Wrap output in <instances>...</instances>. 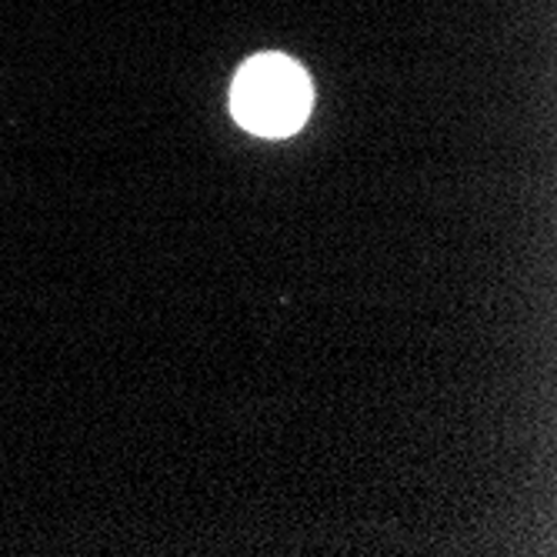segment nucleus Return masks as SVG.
<instances>
[{
	"label": "nucleus",
	"mask_w": 557,
	"mask_h": 557,
	"mask_svg": "<svg viewBox=\"0 0 557 557\" xmlns=\"http://www.w3.org/2000/svg\"><path fill=\"white\" fill-rule=\"evenodd\" d=\"M234 121L250 134L287 137L311 111V81L290 58L261 54L247 61L231 87Z\"/></svg>",
	"instance_id": "f257e3e1"
}]
</instances>
